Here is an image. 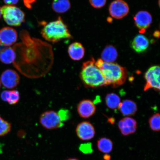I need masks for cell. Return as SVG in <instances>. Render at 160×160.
Wrapping results in <instances>:
<instances>
[{"label":"cell","instance_id":"obj_1","mask_svg":"<svg viewBox=\"0 0 160 160\" xmlns=\"http://www.w3.org/2000/svg\"><path fill=\"white\" fill-rule=\"evenodd\" d=\"M20 36L22 42L13 47L15 52L16 59H17L15 62H18L14 63L24 62V63L35 64L44 60L51 61L53 53L51 45L41 40L31 38L26 31H22Z\"/></svg>","mask_w":160,"mask_h":160},{"label":"cell","instance_id":"obj_2","mask_svg":"<svg viewBox=\"0 0 160 160\" xmlns=\"http://www.w3.org/2000/svg\"><path fill=\"white\" fill-rule=\"evenodd\" d=\"M95 64L102 74L107 85L116 87L125 83L128 77L125 68L117 63L106 62L101 59H98Z\"/></svg>","mask_w":160,"mask_h":160},{"label":"cell","instance_id":"obj_3","mask_svg":"<svg viewBox=\"0 0 160 160\" xmlns=\"http://www.w3.org/2000/svg\"><path fill=\"white\" fill-rule=\"evenodd\" d=\"M94 59L83 64L80 78L86 87L98 88L107 86L102 74L95 64Z\"/></svg>","mask_w":160,"mask_h":160},{"label":"cell","instance_id":"obj_4","mask_svg":"<svg viewBox=\"0 0 160 160\" xmlns=\"http://www.w3.org/2000/svg\"><path fill=\"white\" fill-rule=\"evenodd\" d=\"M41 34L45 40L53 43L72 38L67 26L60 17L55 21L44 24Z\"/></svg>","mask_w":160,"mask_h":160},{"label":"cell","instance_id":"obj_5","mask_svg":"<svg viewBox=\"0 0 160 160\" xmlns=\"http://www.w3.org/2000/svg\"><path fill=\"white\" fill-rule=\"evenodd\" d=\"M1 14L8 25L19 27L25 21V14L14 6L7 5L1 8Z\"/></svg>","mask_w":160,"mask_h":160},{"label":"cell","instance_id":"obj_6","mask_svg":"<svg viewBox=\"0 0 160 160\" xmlns=\"http://www.w3.org/2000/svg\"><path fill=\"white\" fill-rule=\"evenodd\" d=\"M40 122L44 128L49 130L59 128L64 125L58 113L53 111H48L42 113L40 116Z\"/></svg>","mask_w":160,"mask_h":160},{"label":"cell","instance_id":"obj_7","mask_svg":"<svg viewBox=\"0 0 160 160\" xmlns=\"http://www.w3.org/2000/svg\"><path fill=\"white\" fill-rule=\"evenodd\" d=\"M160 67L154 66L149 68L145 75L146 84L144 88L145 91L151 88L160 91Z\"/></svg>","mask_w":160,"mask_h":160},{"label":"cell","instance_id":"obj_8","mask_svg":"<svg viewBox=\"0 0 160 160\" xmlns=\"http://www.w3.org/2000/svg\"><path fill=\"white\" fill-rule=\"evenodd\" d=\"M129 7L123 0H115L109 7L110 15L114 18L121 19L127 16L129 12Z\"/></svg>","mask_w":160,"mask_h":160},{"label":"cell","instance_id":"obj_9","mask_svg":"<svg viewBox=\"0 0 160 160\" xmlns=\"http://www.w3.org/2000/svg\"><path fill=\"white\" fill-rule=\"evenodd\" d=\"M1 82L3 85L8 89H13L19 84L20 78L15 70L8 69L2 73Z\"/></svg>","mask_w":160,"mask_h":160},{"label":"cell","instance_id":"obj_10","mask_svg":"<svg viewBox=\"0 0 160 160\" xmlns=\"http://www.w3.org/2000/svg\"><path fill=\"white\" fill-rule=\"evenodd\" d=\"M76 132L78 137L83 141L93 139L95 134L94 127L88 121H84L79 123L76 128Z\"/></svg>","mask_w":160,"mask_h":160},{"label":"cell","instance_id":"obj_11","mask_svg":"<svg viewBox=\"0 0 160 160\" xmlns=\"http://www.w3.org/2000/svg\"><path fill=\"white\" fill-rule=\"evenodd\" d=\"M134 20L136 26L140 30V32L143 33L151 25L152 18L148 12L142 11L136 14Z\"/></svg>","mask_w":160,"mask_h":160},{"label":"cell","instance_id":"obj_12","mask_svg":"<svg viewBox=\"0 0 160 160\" xmlns=\"http://www.w3.org/2000/svg\"><path fill=\"white\" fill-rule=\"evenodd\" d=\"M17 38V32L12 28L6 27L0 30V45L11 46L16 42Z\"/></svg>","mask_w":160,"mask_h":160},{"label":"cell","instance_id":"obj_13","mask_svg":"<svg viewBox=\"0 0 160 160\" xmlns=\"http://www.w3.org/2000/svg\"><path fill=\"white\" fill-rule=\"evenodd\" d=\"M96 108L94 103L91 100L85 99L80 102L77 106L79 115L83 118H88L94 115Z\"/></svg>","mask_w":160,"mask_h":160},{"label":"cell","instance_id":"obj_14","mask_svg":"<svg viewBox=\"0 0 160 160\" xmlns=\"http://www.w3.org/2000/svg\"><path fill=\"white\" fill-rule=\"evenodd\" d=\"M137 122L131 118L126 117L119 121L118 127L122 134L127 136L134 133L137 128Z\"/></svg>","mask_w":160,"mask_h":160},{"label":"cell","instance_id":"obj_15","mask_svg":"<svg viewBox=\"0 0 160 160\" xmlns=\"http://www.w3.org/2000/svg\"><path fill=\"white\" fill-rule=\"evenodd\" d=\"M149 40L144 35L141 34L136 36L131 43V47L136 52L139 53L145 52L148 48Z\"/></svg>","mask_w":160,"mask_h":160},{"label":"cell","instance_id":"obj_16","mask_svg":"<svg viewBox=\"0 0 160 160\" xmlns=\"http://www.w3.org/2000/svg\"><path fill=\"white\" fill-rule=\"evenodd\" d=\"M85 51L84 48L81 43L76 42L69 46L68 52L71 59L74 61H79L83 58Z\"/></svg>","mask_w":160,"mask_h":160},{"label":"cell","instance_id":"obj_17","mask_svg":"<svg viewBox=\"0 0 160 160\" xmlns=\"http://www.w3.org/2000/svg\"><path fill=\"white\" fill-rule=\"evenodd\" d=\"M123 115L132 116L137 111V107L135 102L130 100H125L120 103L118 107Z\"/></svg>","mask_w":160,"mask_h":160},{"label":"cell","instance_id":"obj_18","mask_svg":"<svg viewBox=\"0 0 160 160\" xmlns=\"http://www.w3.org/2000/svg\"><path fill=\"white\" fill-rule=\"evenodd\" d=\"M118 57L117 49L111 45L106 46L101 54L102 60L108 63H112L116 61Z\"/></svg>","mask_w":160,"mask_h":160},{"label":"cell","instance_id":"obj_19","mask_svg":"<svg viewBox=\"0 0 160 160\" xmlns=\"http://www.w3.org/2000/svg\"><path fill=\"white\" fill-rule=\"evenodd\" d=\"M16 53L13 48H5L0 51V60L2 62L9 64L14 62Z\"/></svg>","mask_w":160,"mask_h":160},{"label":"cell","instance_id":"obj_20","mask_svg":"<svg viewBox=\"0 0 160 160\" xmlns=\"http://www.w3.org/2000/svg\"><path fill=\"white\" fill-rule=\"evenodd\" d=\"M1 97L3 101L8 102L11 105L17 104L20 98L19 92L15 90L3 91L1 94Z\"/></svg>","mask_w":160,"mask_h":160},{"label":"cell","instance_id":"obj_21","mask_svg":"<svg viewBox=\"0 0 160 160\" xmlns=\"http://www.w3.org/2000/svg\"><path fill=\"white\" fill-rule=\"evenodd\" d=\"M69 0H54L52 3V8L54 11L60 13H65L71 8Z\"/></svg>","mask_w":160,"mask_h":160},{"label":"cell","instance_id":"obj_22","mask_svg":"<svg viewBox=\"0 0 160 160\" xmlns=\"http://www.w3.org/2000/svg\"><path fill=\"white\" fill-rule=\"evenodd\" d=\"M97 146L100 151L103 153H108L112 150L113 144L111 140L103 138L98 141Z\"/></svg>","mask_w":160,"mask_h":160},{"label":"cell","instance_id":"obj_23","mask_svg":"<svg viewBox=\"0 0 160 160\" xmlns=\"http://www.w3.org/2000/svg\"><path fill=\"white\" fill-rule=\"evenodd\" d=\"M105 102L107 107L111 109H115L118 108L121 99L118 96L114 93L108 94L105 97Z\"/></svg>","mask_w":160,"mask_h":160},{"label":"cell","instance_id":"obj_24","mask_svg":"<svg viewBox=\"0 0 160 160\" xmlns=\"http://www.w3.org/2000/svg\"><path fill=\"white\" fill-rule=\"evenodd\" d=\"M149 122L150 127L152 131L158 132L160 129V118L159 113L153 115L149 119Z\"/></svg>","mask_w":160,"mask_h":160},{"label":"cell","instance_id":"obj_25","mask_svg":"<svg viewBox=\"0 0 160 160\" xmlns=\"http://www.w3.org/2000/svg\"><path fill=\"white\" fill-rule=\"evenodd\" d=\"M11 125L0 116V137L5 136L11 131Z\"/></svg>","mask_w":160,"mask_h":160},{"label":"cell","instance_id":"obj_26","mask_svg":"<svg viewBox=\"0 0 160 160\" xmlns=\"http://www.w3.org/2000/svg\"><path fill=\"white\" fill-rule=\"evenodd\" d=\"M57 113L60 119L63 123L69 119L71 117V112L69 110L67 109L62 108L60 109Z\"/></svg>","mask_w":160,"mask_h":160},{"label":"cell","instance_id":"obj_27","mask_svg":"<svg viewBox=\"0 0 160 160\" xmlns=\"http://www.w3.org/2000/svg\"><path fill=\"white\" fill-rule=\"evenodd\" d=\"M80 151L85 154L91 153L93 152L91 143H88L82 144L79 147Z\"/></svg>","mask_w":160,"mask_h":160},{"label":"cell","instance_id":"obj_28","mask_svg":"<svg viewBox=\"0 0 160 160\" xmlns=\"http://www.w3.org/2000/svg\"><path fill=\"white\" fill-rule=\"evenodd\" d=\"M90 3L95 8L99 9L105 5L107 0H89Z\"/></svg>","mask_w":160,"mask_h":160},{"label":"cell","instance_id":"obj_29","mask_svg":"<svg viewBox=\"0 0 160 160\" xmlns=\"http://www.w3.org/2000/svg\"><path fill=\"white\" fill-rule=\"evenodd\" d=\"M36 0H23L25 5L28 8H31L33 3L35 2Z\"/></svg>","mask_w":160,"mask_h":160},{"label":"cell","instance_id":"obj_30","mask_svg":"<svg viewBox=\"0 0 160 160\" xmlns=\"http://www.w3.org/2000/svg\"><path fill=\"white\" fill-rule=\"evenodd\" d=\"M19 0H3L4 2L8 5H15L17 4Z\"/></svg>","mask_w":160,"mask_h":160},{"label":"cell","instance_id":"obj_31","mask_svg":"<svg viewBox=\"0 0 160 160\" xmlns=\"http://www.w3.org/2000/svg\"><path fill=\"white\" fill-rule=\"evenodd\" d=\"M160 36V32L159 31H157L154 32L153 33V36L155 38H159Z\"/></svg>","mask_w":160,"mask_h":160},{"label":"cell","instance_id":"obj_32","mask_svg":"<svg viewBox=\"0 0 160 160\" xmlns=\"http://www.w3.org/2000/svg\"><path fill=\"white\" fill-rule=\"evenodd\" d=\"M79 160L77 158H70L68 159L67 160Z\"/></svg>","mask_w":160,"mask_h":160},{"label":"cell","instance_id":"obj_33","mask_svg":"<svg viewBox=\"0 0 160 160\" xmlns=\"http://www.w3.org/2000/svg\"><path fill=\"white\" fill-rule=\"evenodd\" d=\"M3 145H2L1 143H0V153L2 152V147Z\"/></svg>","mask_w":160,"mask_h":160},{"label":"cell","instance_id":"obj_34","mask_svg":"<svg viewBox=\"0 0 160 160\" xmlns=\"http://www.w3.org/2000/svg\"><path fill=\"white\" fill-rule=\"evenodd\" d=\"M1 8H0V19H1Z\"/></svg>","mask_w":160,"mask_h":160},{"label":"cell","instance_id":"obj_35","mask_svg":"<svg viewBox=\"0 0 160 160\" xmlns=\"http://www.w3.org/2000/svg\"><path fill=\"white\" fill-rule=\"evenodd\" d=\"M1 81H0V88H1Z\"/></svg>","mask_w":160,"mask_h":160}]
</instances>
